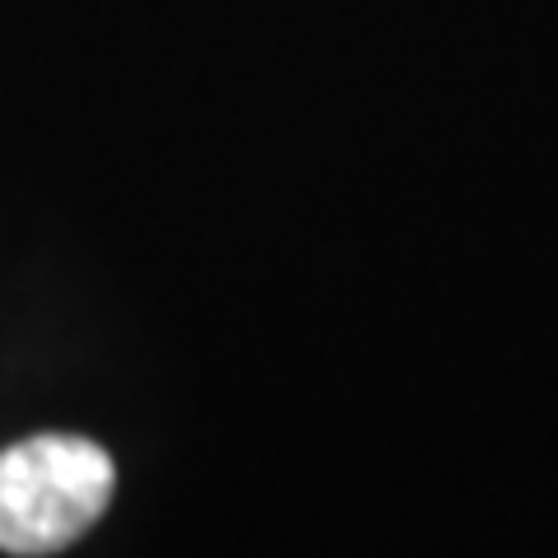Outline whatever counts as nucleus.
<instances>
[{
    "mask_svg": "<svg viewBox=\"0 0 558 558\" xmlns=\"http://www.w3.org/2000/svg\"><path fill=\"white\" fill-rule=\"evenodd\" d=\"M117 488L112 457L89 438L38 433L0 451V549L57 554L108 512Z\"/></svg>",
    "mask_w": 558,
    "mask_h": 558,
    "instance_id": "obj_1",
    "label": "nucleus"
}]
</instances>
